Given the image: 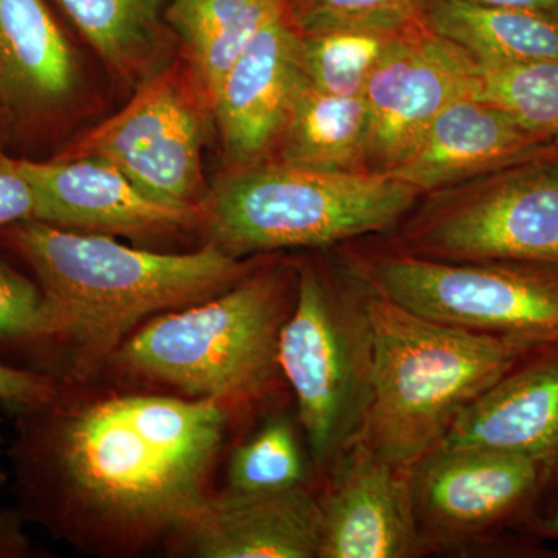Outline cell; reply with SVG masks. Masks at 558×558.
Instances as JSON below:
<instances>
[{
	"label": "cell",
	"mask_w": 558,
	"mask_h": 558,
	"mask_svg": "<svg viewBox=\"0 0 558 558\" xmlns=\"http://www.w3.org/2000/svg\"><path fill=\"white\" fill-rule=\"evenodd\" d=\"M21 510L0 509V558H27L33 556L31 537L24 527Z\"/></svg>",
	"instance_id": "obj_30"
},
{
	"label": "cell",
	"mask_w": 558,
	"mask_h": 558,
	"mask_svg": "<svg viewBox=\"0 0 558 558\" xmlns=\"http://www.w3.org/2000/svg\"><path fill=\"white\" fill-rule=\"evenodd\" d=\"M306 81L301 32L288 7L253 36L211 102L234 168L259 163L277 148Z\"/></svg>",
	"instance_id": "obj_13"
},
{
	"label": "cell",
	"mask_w": 558,
	"mask_h": 558,
	"mask_svg": "<svg viewBox=\"0 0 558 558\" xmlns=\"http://www.w3.org/2000/svg\"><path fill=\"white\" fill-rule=\"evenodd\" d=\"M409 472L424 554L495 543L509 529L527 534L546 512L542 470L517 454L438 446Z\"/></svg>",
	"instance_id": "obj_9"
},
{
	"label": "cell",
	"mask_w": 558,
	"mask_h": 558,
	"mask_svg": "<svg viewBox=\"0 0 558 558\" xmlns=\"http://www.w3.org/2000/svg\"><path fill=\"white\" fill-rule=\"evenodd\" d=\"M60 379L50 374L13 368L0 363V400L9 405L38 403L51 398Z\"/></svg>",
	"instance_id": "obj_29"
},
{
	"label": "cell",
	"mask_w": 558,
	"mask_h": 558,
	"mask_svg": "<svg viewBox=\"0 0 558 558\" xmlns=\"http://www.w3.org/2000/svg\"><path fill=\"white\" fill-rule=\"evenodd\" d=\"M476 98L558 143V62L481 65Z\"/></svg>",
	"instance_id": "obj_24"
},
{
	"label": "cell",
	"mask_w": 558,
	"mask_h": 558,
	"mask_svg": "<svg viewBox=\"0 0 558 558\" xmlns=\"http://www.w3.org/2000/svg\"><path fill=\"white\" fill-rule=\"evenodd\" d=\"M301 32L362 25L400 28L422 21L424 0H286Z\"/></svg>",
	"instance_id": "obj_26"
},
{
	"label": "cell",
	"mask_w": 558,
	"mask_h": 558,
	"mask_svg": "<svg viewBox=\"0 0 558 558\" xmlns=\"http://www.w3.org/2000/svg\"><path fill=\"white\" fill-rule=\"evenodd\" d=\"M165 0H60L102 61L130 78L146 69L159 46Z\"/></svg>",
	"instance_id": "obj_22"
},
{
	"label": "cell",
	"mask_w": 558,
	"mask_h": 558,
	"mask_svg": "<svg viewBox=\"0 0 558 558\" xmlns=\"http://www.w3.org/2000/svg\"><path fill=\"white\" fill-rule=\"evenodd\" d=\"M369 311L373 400L362 439L400 469L438 447L481 396L545 347L422 317L374 288Z\"/></svg>",
	"instance_id": "obj_3"
},
{
	"label": "cell",
	"mask_w": 558,
	"mask_h": 558,
	"mask_svg": "<svg viewBox=\"0 0 558 558\" xmlns=\"http://www.w3.org/2000/svg\"><path fill=\"white\" fill-rule=\"evenodd\" d=\"M527 534L535 538L553 539L558 543V502L549 512L529 526Z\"/></svg>",
	"instance_id": "obj_32"
},
{
	"label": "cell",
	"mask_w": 558,
	"mask_h": 558,
	"mask_svg": "<svg viewBox=\"0 0 558 558\" xmlns=\"http://www.w3.org/2000/svg\"><path fill=\"white\" fill-rule=\"evenodd\" d=\"M307 465L295 425L275 414L231 454L227 481L230 490L274 492L304 486Z\"/></svg>",
	"instance_id": "obj_25"
},
{
	"label": "cell",
	"mask_w": 558,
	"mask_h": 558,
	"mask_svg": "<svg viewBox=\"0 0 558 558\" xmlns=\"http://www.w3.org/2000/svg\"><path fill=\"white\" fill-rule=\"evenodd\" d=\"M354 267L380 295L422 317L472 332L558 344V264L453 263L392 252Z\"/></svg>",
	"instance_id": "obj_8"
},
{
	"label": "cell",
	"mask_w": 558,
	"mask_h": 558,
	"mask_svg": "<svg viewBox=\"0 0 558 558\" xmlns=\"http://www.w3.org/2000/svg\"><path fill=\"white\" fill-rule=\"evenodd\" d=\"M429 194L402 220L398 252L558 264V150Z\"/></svg>",
	"instance_id": "obj_7"
},
{
	"label": "cell",
	"mask_w": 558,
	"mask_h": 558,
	"mask_svg": "<svg viewBox=\"0 0 558 558\" xmlns=\"http://www.w3.org/2000/svg\"><path fill=\"white\" fill-rule=\"evenodd\" d=\"M3 238L39 279L49 318L39 341L65 352L73 381L108 365L149 317L219 295L258 269L215 242L171 255L39 220L7 227Z\"/></svg>",
	"instance_id": "obj_2"
},
{
	"label": "cell",
	"mask_w": 558,
	"mask_h": 558,
	"mask_svg": "<svg viewBox=\"0 0 558 558\" xmlns=\"http://www.w3.org/2000/svg\"><path fill=\"white\" fill-rule=\"evenodd\" d=\"M76 84L75 54L43 0H0V105L40 116L68 101Z\"/></svg>",
	"instance_id": "obj_18"
},
{
	"label": "cell",
	"mask_w": 558,
	"mask_h": 558,
	"mask_svg": "<svg viewBox=\"0 0 558 558\" xmlns=\"http://www.w3.org/2000/svg\"><path fill=\"white\" fill-rule=\"evenodd\" d=\"M7 480H9V476H7V473L3 472V470H0V487L5 486Z\"/></svg>",
	"instance_id": "obj_33"
},
{
	"label": "cell",
	"mask_w": 558,
	"mask_h": 558,
	"mask_svg": "<svg viewBox=\"0 0 558 558\" xmlns=\"http://www.w3.org/2000/svg\"><path fill=\"white\" fill-rule=\"evenodd\" d=\"M480 64L451 40L418 21L389 47L371 73L368 171L399 163L451 102L475 95Z\"/></svg>",
	"instance_id": "obj_11"
},
{
	"label": "cell",
	"mask_w": 558,
	"mask_h": 558,
	"mask_svg": "<svg viewBox=\"0 0 558 558\" xmlns=\"http://www.w3.org/2000/svg\"><path fill=\"white\" fill-rule=\"evenodd\" d=\"M439 446L484 447L534 462L545 478L549 512L558 502V344L521 360L458 418Z\"/></svg>",
	"instance_id": "obj_15"
},
{
	"label": "cell",
	"mask_w": 558,
	"mask_h": 558,
	"mask_svg": "<svg viewBox=\"0 0 558 558\" xmlns=\"http://www.w3.org/2000/svg\"><path fill=\"white\" fill-rule=\"evenodd\" d=\"M199 558H318L319 502L304 486L209 495L171 535Z\"/></svg>",
	"instance_id": "obj_17"
},
{
	"label": "cell",
	"mask_w": 558,
	"mask_h": 558,
	"mask_svg": "<svg viewBox=\"0 0 558 558\" xmlns=\"http://www.w3.org/2000/svg\"><path fill=\"white\" fill-rule=\"evenodd\" d=\"M422 22L481 65L558 62V16L465 0H424Z\"/></svg>",
	"instance_id": "obj_19"
},
{
	"label": "cell",
	"mask_w": 558,
	"mask_h": 558,
	"mask_svg": "<svg viewBox=\"0 0 558 558\" xmlns=\"http://www.w3.org/2000/svg\"><path fill=\"white\" fill-rule=\"evenodd\" d=\"M371 295L373 288L354 266L328 271L307 263L296 269L278 357L319 472H329L365 433L374 376Z\"/></svg>",
	"instance_id": "obj_6"
},
{
	"label": "cell",
	"mask_w": 558,
	"mask_h": 558,
	"mask_svg": "<svg viewBox=\"0 0 558 558\" xmlns=\"http://www.w3.org/2000/svg\"><path fill=\"white\" fill-rule=\"evenodd\" d=\"M204 126L174 73L146 80L120 112L76 140L58 159L108 161L156 199L197 205Z\"/></svg>",
	"instance_id": "obj_10"
},
{
	"label": "cell",
	"mask_w": 558,
	"mask_h": 558,
	"mask_svg": "<svg viewBox=\"0 0 558 558\" xmlns=\"http://www.w3.org/2000/svg\"><path fill=\"white\" fill-rule=\"evenodd\" d=\"M3 429H2V418H0V453H2V447H3Z\"/></svg>",
	"instance_id": "obj_34"
},
{
	"label": "cell",
	"mask_w": 558,
	"mask_h": 558,
	"mask_svg": "<svg viewBox=\"0 0 558 558\" xmlns=\"http://www.w3.org/2000/svg\"><path fill=\"white\" fill-rule=\"evenodd\" d=\"M286 0H172L167 21L185 46L201 97L215 100L223 76Z\"/></svg>",
	"instance_id": "obj_21"
},
{
	"label": "cell",
	"mask_w": 558,
	"mask_h": 558,
	"mask_svg": "<svg viewBox=\"0 0 558 558\" xmlns=\"http://www.w3.org/2000/svg\"><path fill=\"white\" fill-rule=\"evenodd\" d=\"M407 28L340 25L300 31L307 81L329 94L362 97L371 73Z\"/></svg>",
	"instance_id": "obj_23"
},
{
	"label": "cell",
	"mask_w": 558,
	"mask_h": 558,
	"mask_svg": "<svg viewBox=\"0 0 558 558\" xmlns=\"http://www.w3.org/2000/svg\"><path fill=\"white\" fill-rule=\"evenodd\" d=\"M421 196L380 172H319L282 161L234 168L201 208L230 255L325 248L398 227Z\"/></svg>",
	"instance_id": "obj_5"
},
{
	"label": "cell",
	"mask_w": 558,
	"mask_h": 558,
	"mask_svg": "<svg viewBox=\"0 0 558 558\" xmlns=\"http://www.w3.org/2000/svg\"><path fill=\"white\" fill-rule=\"evenodd\" d=\"M36 207V190L22 160L10 159L0 153V229L35 220Z\"/></svg>",
	"instance_id": "obj_28"
},
{
	"label": "cell",
	"mask_w": 558,
	"mask_h": 558,
	"mask_svg": "<svg viewBox=\"0 0 558 558\" xmlns=\"http://www.w3.org/2000/svg\"><path fill=\"white\" fill-rule=\"evenodd\" d=\"M365 97H341L306 81L279 138V160L319 172H369Z\"/></svg>",
	"instance_id": "obj_20"
},
{
	"label": "cell",
	"mask_w": 558,
	"mask_h": 558,
	"mask_svg": "<svg viewBox=\"0 0 558 558\" xmlns=\"http://www.w3.org/2000/svg\"><path fill=\"white\" fill-rule=\"evenodd\" d=\"M43 289L0 263V344L39 341L47 330Z\"/></svg>",
	"instance_id": "obj_27"
},
{
	"label": "cell",
	"mask_w": 558,
	"mask_h": 558,
	"mask_svg": "<svg viewBox=\"0 0 558 558\" xmlns=\"http://www.w3.org/2000/svg\"><path fill=\"white\" fill-rule=\"evenodd\" d=\"M11 458L25 519L97 554L138 553L170 538L209 497L231 409L148 392L51 398L10 405Z\"/></svg>",
	"instance_id": "obj_1"
},
{
	"label": "cell",
	"mask_w": 558,
	"mask_h": 558,
	"mask_svg": "<svg viewBox=\"0 0 558 558\" xmlns=\"http://www.w3.org/2000/svg\"><path fill=\"white\" fill-rule=\"evenodd\" d=\"M465 2L480 3V5L513 7L542 11V13L558 16V0H465Z\"/></svg>",
	"instance_id": "obj_31"
},
{
	"label": "cell",
	"mask_w": 558,
	"mask_h": 558,
	"mask_svg": "<svg viewBox=\"0 0 558 558\" xmlns=\"http://www.w3.org/2000/svg\"><path fill=\"white\" fill-rule=\"evenodd\" d=\"M295 293L289 270L258 267L219 295L149 318L108 365L186 398L253 405L284 379L279 333Z\"/></svg>",
	"instance_id": "obj_4"
},
{
	"label": "cell",
	"mask_w": 558,
	"mask_h": 558,
	"mask_svg": "<svg viewBox=\"0 0 558 558\" xmlns=\"http://www.w3.org/2000/svg\"><path fill=\"white\" fill-rule=\"evenodd\" d=\"M557 150V142L470 95L447 106L414 148L385 174L421 194L435 193Z\"/></svg>",
	"instance_id": "obj_16"
},
{
	"label": "cell",
	"mask_w": 558,
	"mask_h": 558,
	"mask_svg": "<svg viewBox=\"0 0 558 558\" xmlns=\"http://www.w3.org/2000/svg\"><path fill=\"white\" fill-rule=\"evenodd\" d=\"M36 190V218L61 229L101 234L168 233L204 220L201 205L149 196L116 167L98 159L22 160Z\"/></svg>",
	"instance_id": "obj_14"
},
{
	"label": "cell",
	"mask_w": 558,
	"mask_h": 558,
	"mask_svg": "<svg viewBox=\"0 0 558 558\" xmlns=\"http://www.w3.org/2000/svg\"><path fill=\"white\" fill-rule=\"evenodd\" d=\"M328 473L318 497V558L424 556L409 469L389 464L360 439Z\"/></svg>",
	"instance_id": "obj_12"
}]
</instances>
